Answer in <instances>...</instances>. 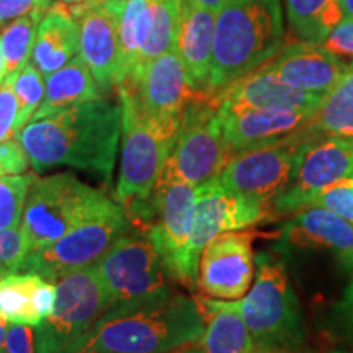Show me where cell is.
<instances>
[{"instance_id": "7c38bea8", "label": "cell", "mask_w": 353, "mask_h": 353, "mask_svg": "<svg viewBox=\"0 0 353 353\" xmlns=\"http://www.w3.org/2000/svg\"><path fill=\"white\" fill-rule=\"evenodd\" d=\"M353 176V139L312 136L299 143L293 174L272 205V218L307 208L321 190Z\"/></svg>"}, {"instance_id": "f6af8a7d", "label": "cell", "mask_w": 353, "mask_h": 353, "mask_svg": "<svg viewBox=\"0 0 353 353\" xmlns=\"http://www.w3.org/2000/svg\"><path fill=\"white\" fill-rule=\"evenodd\" d=\"M7 77V69H6V61H3V56H2V51H0V85H2V82L6 81Z\"/></svg>"}, {"instance_id": "8d00e7d4", "label": "cell", "mask_w": 353, "mask_h": 353, "mask_svg": "<svg viewBox=\"0 0 353 353\" xmlns=\"http://www.w3.org/2000/svg\"><path fill=\"white\" fill-rule=\"evenodd\" d=\"M330 324H332V332L341 341L353 347V280L332 307Z\"/></svg>"}, {"instance_id": "44dd1931", "label": "cell", "mask_w": 353, "mask_h": 353, "mask_svg": "<svg viewBox=\"0 0 353 353\" xmlns=\"http://www.w3.org/2000/svg\"><path fill=\"white\" fill-rule=\"evenodd\" d=\"M216 103L265 110H317L322 97L288 85L267 65L245 74L213 95Z\"/></svg>"}, {"instance_id": "74e56055", "label": "cell", "mask_w": 353, "mask_h": 353, "mask_svg": "<svg viewBox=\"0 0 353 353\" xmlns=\"http://www.w3.org/2000/svg\"><path fill=\"white\" fill-rule=\"evenodd\" d=\"M322 46L339 57L353 59V20H343L325 37ZM353 63V61H352Z\"/></svg>"}, {"instance_id": "f35d334b", "label": "cell", "mask_w": 353, "mask_h": 353, "mask_svg": "<svg viewBox=\"0 0 353 353\" xmlns=\"http://www.w3.org/2000/svg\"><path fill=\"white\" fill-rule=\"evenodd\" d=\"M0 165L6 174H25L30 167V161L21 148L19 139L12 138L0 143Z\"/></svg>"}, {"instance_id": "f907efd6", "label": "cell", "mask_w": 353, "mask_h": 353, "mask_svg": "<svg viewBox=\"0 0 353 353\" xmlns=\"http://www.w3.org/2000/svg\"><path fill=\"white\" fill-rule=\"evenodd\" d=\"M252 353H293V352H252Z\"/></svg>"}, {"instance_id": "ba28073f", "label": "cell", "mask_w": 353, "mask_h": 353, "mask_svg": "<svg viewBox=\"0 0 353 353\" xmlns=\"http://www.w3.org/2000/svg\"><path fill=\"white\" fill-rule=\"evenodd\" d=\"M231 157L232 152L221 131L218 103L213 95L201 94L180 117L179 131L159 182L201 187L218 179Z\"/></svg>"}, {"instance_id": "b9f144b4", "label": "cell", "mask_w": 353, "mask_h": 353, "mask_svg": "<svg viewBox=\"0 0 353 353\" xmlns=\"http://www.w3.org/2000/svg\"><path fill=\"white\" fill-rule=\"evenodd\" d=\"M187 2L193 3V6L208 8V10H213V12L218 13L221 8L229 6V3L234 2V0H187Z\"/></svg>"}, {"instance_id": "277c9868", "label": "cell", "mask_w": 353, "mask_h": 353, "mask_svg": "<svg viewBox=\"0 0 353 353\" xmlns=\"http://www.w3.org/2000/svg\"><path fill=\"white\" fill-rule=\"evenodd\" d=\"M232 304L252 335L254 352H296L306 341L301 303L276 255H255L254 283Z\"/></svg>"}, {"instance_id": "2e32d148", "label": "cell", "mask_w": 353, "mask_h": 353, "mask_svg": "<svg viewBox=\"0 0 353 353\" xmlns=\"http://www.w3.org/2000/svg\"><path fill=\"white\" fill-rule=\"evenodd\" d=\"M316 110H265L218 103L224 139L232 156L286 141L307 138Z\"/></svg>"}, {"instance_id": "681fc988", "label": "cell", "mask_w": 353, "mask_h": 353, "mask_svg": "<svg viewBox=\"0 0 353 353\" xmlns=\"http://www.w3.org/2000/svg\"><path fill=\"white\" fill-rule=\"evenodd\" d=\"M330 353H353V350H343V348H339V350H332Z\"/></svg>"}, {"instance_id": "d6986e66", "label": "cell", "mask_w": 353, "mask_h": 353, "mask_svg": "<svg viewBox=\"0 0 353 353\" xmlns=\"http://www.w3.org/2000/svg\"><path fill=\"white\" fill-rule=\"evenodd\" d=\"M265 65L288 85L324 99L345 76L350 63L322 43L301 41L281 48Z\"/></svg>"}, {"instance_id": "9c48e42d", "label": "cell", "mask_w": 353, "mask_h": 353, "mask_svg": "<svg viewBox=\"0 0 353 353\" xmlns=\"http://www.w3.org/2000/svg\"><path fill=\"white\" fill-rule=\"evenodd\" d=\"M51 314L37 325L34 353H74L108 309V294L95 265L54 281Z\"/></svg>"}, {"instance_id": "9a60e30c", "label": "cell", "mask_w": 353, "mask_h": 353, "mask_svg": "<svg viewBox=\"0 0 353 353\" xmlns=\"http://www.w3.org/2000/svg\"><path fill=\"white\" fill-rule=\"evenodd\" d=\"M255 234L231 231L206 244L198 262L196 288L205 296L224 301L241 299L254 283Z\"/></svg>"}, {"instance_id": "484cf974", "label": "cell", "mask_w": 353, "mask_h": 353, "mask_svg": "<svg viewBox=\"0 0 353 353\" xmlns=\"http://www.w3.org/2000/svg\"><path fill=\"white\" fill-rule=\"evenodd\" d=\"M154 2L156 0H108L117 15L120 43L117 87L128 81L138 68L141 52L151 32Z\"/></svg>"}, {"instance_id": "7dc6e473", "label": "cell", "mask_w": 353, "mask_h": 353, "mask_svg": "<svg viewBox=\"0 0 353 353\" xmlns=\"http://www.w3.org/2000/svg\"><path fill=\"white\" fill-rule=\"evenodd\" d=\"M57 2H61V3H64V6H77V3H83V2H87V0H57Z\"/></svg>"}, {"instance_id": "836d02e7", "label": "cell", "mask_w": 353, "mask_h": 353, "mask_svg": "<svg viewBox=\"0 0 353 353\" xmlns=\"http://www.w3.org/2000/svg\"><path fill=\"white\" fill-rule=\"evenodd\" d=\"M309 206H319L332 211L342 219L353 224V176L339 180L324 190H321L317 195L312 198Z\"/></svg>"}, {"instance_id": "52a82bcc", "label": "cell", "mask_w": 353, "mask_h": 353, "mask_svg": "<svg viewBox=\"0 0 353 353\" xmlns=\"http://www.w3.org/2000/svg\"><path fill=\"white\" fill-rule=\"evenodd\" d=\"M112 200L76 175H34L26 193L20 229L30 254L39 252L99 213Z\"/></svg>"}, {"instance_id": "ab89813d", "label": "cell", "mask_w": 353, "mask_h": 353, "mask_svg": "<svg viewBox=\"0 0 353 353\" xmlns=\"http://www.w3.org/2000/svg\"><path fill=\"white\" fill-rule=\"evenodd\" d=\"M52 0H0V25L32 12H46Z\"/></svg>"}, {"instance_id": "f1b7e54d", "label": "cell", "mask_w": 353, "mask_h": 353, "mask_svg": "<svg viewBox=\"0 0 353 353\" xmlns=\"http://www.w3.org/2000/svg\"><path fill=\"white\" fill-rule=\"evenodd\" d=\"M286 13L301 41L322 43L343 15L339 0H286Z\"/></svg>"}, {"instance_id": "ffe728a7", "label": "cell", "mask_w": 353, "mask_h": 353, "mask_svg": "<svg viewBox=\"0 0 353 353\" xmlns=\"http://www.w3.org/2000/svg\"><path fill=\"white\" fill-rule=\"evenodd\" d=\"M280 241L286 249L321 250L353 270V224L332 211L319 206L299 210L281 229Z\"/></svg>"}, {"instance_id": "f546056e", "label": "cell", "mask_w": 353, "mask_h": 353, "mask_svg": "<svg viewBox=\"0 0 353 353\" xmlns=\"http://www.w3.org/2000/svg\"><path fill=\"white\" fill-rule=\"evenodd\" d=\"M183 3L185 0H156L154 2L151 32H149V38L144 44L143 52H141L138 68L134 69L131 77L138 74L152 59H156V57L164 54L172 48H175Z\"/></svg>"}, {"instance_id": "6da1fadb", "label": "cell", "mask_w": 353, "mask_h": 353, "mask_svg": "<svg viewBox=\"0 0 353 353\" xmlns=\"http://www.w3.org/2000/svg\"><path fill=\"white\" fill-rule=\"evenodd\" d=\"M121 126L120 101L100 97L28 121L15 138L34 172L72 167L110 182L120 149Z\"/></svg>"}, {"instance_id": "8992f818", "label": "cell", "mask_w": 353, "mask_h": 353, "mask_svg": "<svg viewBox=\"0 0 353 353\" xmlns=\"http://www.w3.org/2000/svg\"><path fill=\"white\" fill-rule=\"evenodd\" d=\"M118 97L123 126L114 200L125 211H131L151 198L179 131L180 118L145 117L123 87H118Z\"/></svg>"}, {"instance_id": "7bdbcfd3", "label": "cell", "mask_w": 353, "mask_h": 353, "mask_svg": "<svg viewBox=\"0 0 353 353\" xmlns=\"http://www.w3.org/2000/svg\"><path fill=\"white\" fill-rule=\"evenodd\" d=\"M343 20H353V0H339Z\"/></svg>"}, {"instance_id": "c3c4849f", "label": "cell", "mask_w": 353, "mask_h": 353, "mask_svg": "<svg viewBox=\"0 0 353 353\" xmlns=\"http://www.w3.org/2000/svg\"><path fill=\"white\" fill-rule=\"evenodd\" d=\"M7 273H12V272H8V270H7V268H6V265H3L2 262H0V280H2V278H3V276H6V275H7Z\"/></svg>"}, {"instance_id": "603a6c76", "label": "cell", "mask_w": 353, "mask_h": 353, "mask_svg": "<svg viewBox=\"0 0 353 353\" xmlns=\"http://www.w3.org/2000/svg\"><path fill=\"white\" fill-rule=\"evenodd\" d=\"M54 301L56 285L38 273L12 272L0 280V312L12 324H41Z\"/></svg>"}, {"instance_id": "f5cc1de1", "label": "cell", "mask_w": 353, "mask_h": 353, "mask_svg": "<svg viewBox=\"0 0 353 353\" xmlns=\"http://www.w3.org/2000/svg\"><path fill=\"white\" fill-rule=\"evenodd\" d=\"M172 353H182V348H179V350H175V352H172Z\"/></svg>"}, {"instance_id": "cb8c5ba5", "label": "cell", "mask_w": 353, "mask_h": 353, "mask_svg": "<svg viewBox=\"0 0 353 353\" xmlns=\"http://www.w3.org/2000/svg\"><path fill=\"white\" fill-rule=\"evenodd\" d=\"M79 54V23L64 3L57 2L43 13L32 52V64L44 77L64 68Z\"/></svg>"}, {"instance_id": "4fadbf2b", "label": "cell", "mask_w": 353, "mask_h": 353, "mask_svg": "<svg viewBox=\"0 0 353 353\" xmlns=\"http://www.w3.org/2000/svg\"><path fill=\"white\" fill-rule=\"evenodd\" d=\"M301 141H286L234 154L216 180L229 192L272 210L275 198L290 182Z\"/></svg>"}, {"instance_id": "4dcf8cb0", "label": "cell", "mask_w": 353, "mask_h": 353, "mask_svg": "<svg viewBox=\"0 0 353 353\" xmlns=\"http://www.w3.org/2000/svg\"><path fill=\"white\" fill-rule=\"evenodd\" d=\"M44 12H32L12 20L0 30V51L6 61L7 76L19 74L32 57L38 25Z\"/></svg>"}, {"instance_id": "8fae6325", "label": "cell", "mask_w": 353, "mask_h": 353, "mask_svg": "<svg viewBox=\"0 0 353 353\" xmlns=\"http://www.w3.org/2000/svg\"><path fill=\"white\" fill-rule=\"evenodd\" d=\"M131 228L125 208L117 200H110L105 208L54 244L28 254L20 272L38 273L54 283L63 275L94 265Z\"/></svg>"}, {"instance_id": "4316f807", "label": "cell", "mask_w": 353, "mask_h": 353, "mask_svg": "<svg viewBox=\"0 0 353 353\" xmlns=\"http://www.w3.org/2000/svg\"><path fill=\"white\" fill-rule=\"evenodd\" d=\"M44 99L34 112L32 120H41L44 117L59 112L68 107L100 99V88L97 85L90 69L81 56L72 57L64 68L50 74L44 81ZM30 120V121H32Z\"/></svg>"}, {"instance_id": "816d5d0a", "label": "cell", "mask_w": 353, "mask_h": 353, "mask_svg": "<svg viewBox=\"0 0 353 353\" xmlns=\"http://www.w3.org/2000/svg\"><path fill=\"white\" fill-rule=\"evenodd\" d=\"M3 174H6V172H3V169H2V165H0V176H2Z\"/></svg>"}, {"instance_id": "60d3db41", "label": "cell", "mask_w": 353, "mask_h": 353, "mask_svg": "<svg viewBox=\"0 0 353 353\" xmlns=\"http://www.w3.org/2000/svg\"><path fill=\"white\" fill-rule=\"evenodd\" d=\"M2 353H34V330L28 324H12Z\"/></svg>"}, {"instance_id": "d6a6232c", "label": "cell", "mask_w": 353, "mask_h": 353, "mask_svg": "<svg viewBox=\"0 0 353 353\" xmlns=\"http://www.w3.org/2000/svg\"><path fill=\"white\" fill-rule=\"evenodd\" d=\"M33 179L32 174L0 176V231L20 228L26 193Z\"/></svg>"}, {"instance_id": "1f68e13d", "label": "cell", "mask_w": 353, "mask_h": 353, "mask_svg": "<svg viewBox=\"0 0 353 353\" xmlns=\"http://www.w3.org/2000/svg\"><path fill=\"white\" fill-rule=\"evenodd\" d=\"M44 88L46 85H44L43 74L32 63H26L13 81V92L19 103L15 123L17 132L32 120L34 112L39 108L44 99Z\"/></svg>"}, {"instance_id": "ac0fdd59", "label": "cell", "mask_w": 353, "mask_h": 353, "mask_svg": "<svg viewBox=\"0 0 353 353\" xmlns=\"http://www.w3.org/2000/svg\"><path fill=\"white\" fill-rule=\"evenodd\" d=\"M79 20V56L90 69L100 92L117 87L120 43L117 15L108 0H87L70 8Z\"/></svg>"}, {"instance_id": "e0dca14e", "label": "cell", "mask_w": 353, "mask_h": 353, "mask_svg": "<svg viewBox=\"0 0 353 353\" xmlns=\"http://www.w3.org/2000/svg\"><path fill=\"white\" fill-rule=\"evenodd\" d=\"M118 87L128 90L141 113L154 118H180L183 110L201 95L190 83L175 48L152 59Z\"/></svg>"}, {"instance_id": "7a4b0ae2", "label": "cell", "mask_w": 353, "mask_h": 353, "mask_svg": "<svg viewBox=\"0 0 353 353\" xmlns=\"http://www.w3.org/2000/svg\"><path fill=\"white\" fill-rule=\"evenodd\" d=\"M205 317L195 296H174L125 314L101 317L74 353H172L196 343Z\"/></svg>"}, {"instance_id": "ee69618b", "label": "cell", "mask_w": 353, "mask_h": 353, "mask_svg": "<svg viewBox=\"0 0 353 353\" xmlns=\"http://www.w3.org/2000/svg\"><path fill=\"white\" fill-rule=\"evenodd\" d=\"M7 319H6V316L2 314V312H0V353H2V350H3V345H6V339H7V330H8V327H7Z\"/></svg>"}, {"instance_id": "5b68a950", "label": "cell", "mask_w": 353, "mask_h": 353, "mask_svg": "<svg viewBox=\"0 0 353 353\" xmlns=\"http://www.w3.org/2000/svg\"><path fill=\"white\" fill-rule=\"evenodd\" d=\"M108 294L103 317L165 301L176 281L148 232L131 228L94 263Z\"/></svg>"}, {"instance_id": "e575fe53", "label": "cell", "mask_w": 353, "mask_h": 353, "mask_svg": "<svg viewBox=\"0 0 353 353\" xmlns=\"http://www.w3.org/2000/svg\"><path fill=\"white\" fill-rule=\"evenodd\" d=\"M30 250L20 228L0 231V262L8 272H20Z\"/></svg>"}, {"instance_id": "83f0119b", "label": "cell", "mask_w": 353, "mask_h": 353, "mask_svg": "<svg viewBox=\"0 0 353 353\" xmlns=\"http://www.w3.org/2000/svg\"><path fill=\"white\" fill-rule=\"evenodd\" d=\"M312 136L353 139V63L317 107L307 128V138Z\"/></svg>"}, {"instance_id": "30bf717a", "label": "cell", "mask_w": 353, "mask_h": 353, "mask_svg": "<svg viewBox=\"0 0 353 353\" xmlns=\"http://www.w3.org/2000/svg\"><path fill=\"white\" fill-rule=\"evenodd\" d=\"M196 188L182 182H159L151 198L130 216L132 228L148 232L176 283L193 290L188 245L195 216Z\"/></svg>"}, {"instance_id": "7402d4cb", "label": "cell", "mask_w": 353, "mask_h": 353, "mask_svg": "<svg viewBox=\"0 0 353 353\" xmlns=\"http://www.w3.org/2000/svg\"><path fill=\"white\" fill-rule=\"evenodd\" d=\"M214 23L216 12L185 0L175 50L182 59L190 83L200 94H208Z\"/></svg>"}, {"instance_id": "5bb4252c", "label": "cell", "mask_w": 353, "mask_h": 353, "mask_svg": "<svg viewBox=\"0 0 353 353\" xmlns=\"http://www.w3.org/2000/svg\"><path fill=\"white\" fill-rule=\"evenodd\" d=\"M272 218V210L236 195L218 180L196 187V205L188 245V267L198 280V262L206 244L223 232L241 231Z\"/></svg>"}, {"instance_id": "d4e9b609", "label": "cell", "mask_w": 353, "mask_h": 353, "mask_svg": "<svg viewBox=\"0 0 353 353\" xmlns=\"http://www.w3.org/2000/svg\"><path fill=\"white\" fill-rule=\"evenodd\" d=\"M205 317V332L198 341L201 353H252L254 341L232 301L195 296Z\"/></svg>"}, {"instance_id": "3957f363", "label": "cell", "mask_w": 353, "mask_h": 353, "mask_svg": "<svg viewBox=\"0 0 353 353\" xmlns=\"http://www.w3.org/2000/svg\"><path fill=\"white\" fill-rule=\"evenodd\" d=\"M283 48L280 0H234L216 13L208 94L244 77Z\"/></svg>"}, {"instance_id": "bcb514c9", "label": "cell", "mask_w": 353, "mask_h": 353, "mask_svg": "<svg viewBox=\"0 0 353 353\" xmlns=\"http://www.w3.org/2000/svg\"><path fill=\"white\" fill-rule=\"evenodd\" d=\"M182 353H201V350H200V347H198V342H196V343H192V345H188V347H183Z\"/></svg>"}, {"instance_id": "d590c367", "label": "cell", "mask_w": 353, "mask_h": 353, "mask_svg": "<svg viewBox=\"0 0 353 353\" xmlns=\"http://www.w3.org/2000/svg\"><path fill=\"white\" fill-rule=\"evenodd\" d=\"M17 74L7 76L6 81L0 85V143L15 138L17 130V113H19V103H17L15 92H13V81Z\"/></svg>"}]
</instances>
